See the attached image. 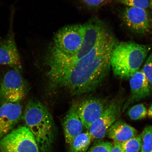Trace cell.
<instances>
[{
	"label": "cell",
	"instance_id": "cell-1",
	"mask_svg": "<svg viewBox=\"0 0 152 152\" xmlns=\"http://www.w3.org/2000/svg\"><path fill=\"white\" fill-rule=\"evenodd\" d=\"M114 47L86 66L49 68V83L53 89H63L73 95L92 92L104 80L111 68L110 57Z\"/></svg>",
	"mask_w": 152,
	"mask_h": 152
},
{
	"label": "cell",
	"instance_id": "cell-2",
	"mask_svg": "<svg viewBox=\"0 0 152 152\" xmlns=\"http://www.w3.org/2000/svg\"><path fill=\"white\" fill-rule=\"evenodd\" d=\"M151 49L149 45L131 42L116 43L110 57L114 75L121 79H130L139 70Z\"/></svg>",
	"mask_w": 152,
	"mask_h": 152
},
{
	"label": "cell",
	"instance_id": "cell-3",
	"mask_svg": "<svg viewBox=\"0 0 152 152\" xmlns=\"http://www.w3.org/2000/svg\"><path fill=\"white\" fill-rule=\"evenodd\" d=\"M23 118L39 149L43 152L48 151L54 138V124L47 108L39 101L30 99L26 104Z\"/></svg>",
	"mask_w": 152,
	"mask_h": 152
},
{
	"label": "cell",
	"instance_id": "cell-4",
	"mask_svg": "<svg viewBox=\"0 0 152 152\" xmlns=\"http://www.w3.org/2000/svg\"><path fill=\"white\" fill-rule=\"evenodd\" d=\"M83 37L80 48L75 54H65L57 50L53 58L56 67H73L79 60L88 54L109 33L103 23L96 18H91L83 25Z\"/></svg>",
	"mask_w": 152,
	"mask_h": 152
},
{
	"label": "cell",
	"instance_id": "cell-5",
	"mask_svg": "<svg viewBox=\"0 0 152 152\" xmlns=\"http://www.w3.org/2000/svg\"><path fill=\"white\" fill-rule=\"evenodd\" d=\"M0 152H39L33 134L26 126L13 130L0 139Z\"/></svg>",
	"mask_w": 152,
	"mask_h": 152
},
{
	"label": "cell",
	"instance_id": "cell-6",
	"mask_svg": "<svg viewBox=\"0 0 152 152\" xmlns=\"http://www.w3.org/2000/svg\"><path fill=\"white\" fill-rule=\"evenodd\" d=\"M27 87L19 70L13 69L5 74L0 86V104L19 102L25 96Z\"/></svg>",
	"mask_w": 152,
	"mask_h": 152
},
{
	"label": "cell",
	"instance_id": "cell-7",
	"mask_svg": "<svg viewBox=\"0 0 152 152\" xmlns=\"http://www.w3.org/2000/svg\"><path fill=\"white\" fill-rule=\"evenodd\" d=\"M10 10L8 31L5 37H0V65H8L20 71L21 64L14 29V5L11 6Z\"/></svg>",
	"mask_w": 152,
	"mask_h": 152
},
{
	"label": "cell",
	"instance_id": "cell-8",
	"mask_svg": "<svg viewBox=\"0 0 152 152\" xmlns=\"http://www.w3.org/2000/svg\"><path fill=\"white\" fill-rule=\"evenodd\" d=\"M83 37V25L74 24L64 26L54 37V46L66 54L73 55L80 48Z\"/></svg>",
	"mask_w": 152,
	"mask_h": 152
},
{
	"label": "cell",
	"instance_id": "cell-9",
	"mask_svg": "<svg viewBox=\"0 0 152 152\" xmlns=\"http://www.w3.org/2000/svg\"><path fill=\"white\" fill-rule=\"evenodd\" d=\"M123 103L121 99H116L109 102L101 116L91 125L88 131L92 141L105 137L110 127L118 119Z\"/></svg>",
	"mask_w": 152,
	"mask_h": 152
},
{
	"label": "cell",
	"instance_id": "cell-10",
	"mask_svg": "<svg viewBox=\"0 0 152 152\" xmlns=\"http://www.w3.org/2000/svg\"><path fill=\"white\" fill-rule=\"evenodd\" d=\"M109 102L103 99H86L77 105V112L83 128L88 131L93 123L103 113Z\"/></svg>",
	"mask_w": 152,
	"mask_h": 152
},
{
	"label": "cell",
	"instance_id": "cell-11",
	"mask_svg": "<svg viewBox=\"0 0 152 152\" xmlns=\"http://www.w3.org/2000/svg\"><path fill=\"white\" fill-rule=\"evenodd\" d=\"M122 20L133 33L140 35L147 34L151 28V20L146 10L126 7L123 11Z\"/></svg>",
	"mask_w": 152,
	"mask_h": 152
},
{
	"label": "cell",
	"instance_id": "cell-12",
	"mask_svg": "<svg viewBox=\"0 0 152 152\" xmlns=\"http://www.w3.org/2000/svg\"><path fill=\"white\" fill-rule=\"evenodd\" d=\"M131 94L123 104L122 112H124L132 104L152 95V89L142 70H139L130 78Z\"/></svg>",
	"mask_w": 152,
	"mask_h": 152
},
{
	"label": "cell",
	"instance_id": "cell-13",
	"mask_svg": "<svg viewBox=\"0 0 152 152\" xmlns=\"http://www.w3.org/2000/svg\"><path fill=\"white\" fill-rule=\"evenodd\" d=\"M22 107L19 102L0 105V139L10 132L20 121Z\"/></svg>",
	"mask_w": 152,
	"mask_h": 152
},
{
	"label": "cell",
	"instance_id": "cell-14",
	"mask_svg": "<svg viewBox=\"0 0 152 152\" xmlns=\"http://www.w3.org/2000/svg\"><path fill=\"white\" fill-rule=\"evenodd\" d=\"M77 104H72L63 122L66 142L70 145L75 138L82 132L83 128L77 112Z\"/></svg>",
	"mask_w": 152,
	"mask_h": 152
},
{
	"label": "cell",
	"instance_id": "cell-15",
	"mask_svg": "<svg viewBox=\"0 0 152 152\" xmlns=\"http://www.w3.org/2000/svg\"><path fill=\"white\" fill-rule=\"evenodd\" d=\"M137 131L121 119L115 121L108 129L106 136L114 141L122 142L134 137Z\"/></svg>",
	"mask_w": 152,
	"mask_h": 152
},
{
	"label": "cell",
	"instance_id": "cell-16",
	"mask_svg": "<svg viewBox=\"0 0 152 152\" xmlns=\"http://www.w3.org/2000/svg\"><path fill=\"white\" fill-rule=\"evenodd\" d=\"M92 141L88 131L82 132L75 138L69 145L71 152H86Z\"/></svg>",
	"mask_w": 152,
	"mask_h": 152
},
{
	"label": "cell",
	"instance_id": "cell-17",
	"mask_svg": "<svg viewBox=\"0 0 152 152\" xmlns=\"http://www.w3.org/2000/svg\"><path fill=\"white\" fill-rule=\"evenodd\" d=\"M140 136L142 145L140 152H152V125L145 126Z\"/></svg>",
	"mask_w": 152,
	"mask_h": 152
},
{
	"label": "cell",
	"instance_id": "cell-18",
	"mask_svg": "<svg viewBox=\"0 0 152 152\" xmlns=\"http://www.w3.org/2000/svg\"><path fill=\"white\" fill-rule=\"evenodd\" d=\"M121 143L125 152H140L142 145L140 134Z\"/></svg>",
	"mask_w": 152,
	"mask_h": 152
},
{
	"label": "cell",
	"instance_id": "cell-19",
	"mask_svg": "<svg viewBox=\"0 0 152 152\" xmlns=\"http://www.w3.org/2000/svg\"><path fill=\"white\" fill-rule=\"evenodd\" d=\"M148 110L143 104L133 106L128 112V115L132 120H139L145 118L147 115Z\"/></svg>",
	"mask_w": 152,
	"mask_h": 152
},
{
	"label": "cell",
	"instance_id": "cell-20",
	"mask_svg": "<svg viewBox=\"0 0 152 152\" xmlns=\"http://www.w3.org/2000/svg\"><path fill=\"white\" fill-rule=\"evenodd\" d=\"M113 142L103 139L95 140L86 152H110Z\"/></svg>",
	"mask_w": 152,
	"mask_h": 152
},
{
	"label": "cell",
	"instance_id": "cell-21",
	"mask_svg": "<svg viewBox=\"0 0 152 152\" xmlns=\"http://www.w3.org/2000/svg\"><path fill=\"white\" fill-rule=\"evenodd\" d=\"M117 3L128 7L146 10L149 7L150 0H115Z\"/></svg>",
	"mask_w": 152,
	"mask_h": 152
},
{
	"label": "cell",
	"instance_id": "cell-22",
	"mask_svg": "<svg viewBox=\"0 0 152 152\" xmlns=\"http://www.w3.org/2000/svg\"><path fill=\"white\" fill-rule=\"evenodd\" d=\"M142 70L152 89V51L146 59Z\"/></svg>",
	"mask_w": 152,
	"mask_h": 152
},
{
	"label": "cell",
	"instance_id": "cell-23",
	"mask_svg": "<svg viewBox=\"0 0 152 152\" xmlns=\"http://www.w3.org/2000/svg\"><path fill=\"white\" fill-rule=\"evenodd\" d=\"M83 5L91 8H97L110 2L111 0H79Z\"/></svg>",
	"mask_w": 152,
	"mask_h": 152
},
{
	"label": "cell",
	"instance_id": "cell-24",
	"mask_svg": "<svg viewBox=\"0 0 152 152\" xmlns=\"http://www.w3.org/2000/svg\"><path fill=\"white\" fill-rule=\"evenodd\" d=\"M113 147L110 152H125L121 145V142L113 141Z\"/></svg>",
	"mask_w": 152,
	"mask_h": 152
},
{
	"label": "cell",
	"instance_id": "cell-25",
	"mask_svg": "<svg viewBox=\"0 0 152 152\" xmlns=\"http://www.w3.org/2000/svg\"><path fill=\"white\" fill-rule=\"evenodd\" d=\"M147 116L150 118L152 119V104L148 110Z\"/></svg>",
	"mask_w": 152,
	"mask_h": 152
},
{
	"label": "cell",
	"instance_id": "cell-26",
	"mask_svg": "<svg viewBox=\"0 0 152 152\" xmlns=\"http://www.w3.org/2000/svg\"><path fill=\"white\" fill-rule=\"evenodd\" d=\"M149 7L151 8L152 11V0H150L149 1Z\"/></svg>",
	"mask_w": 152,
	"mask_h": 152
},
{
	"label": "cell",
	"instance_id": "cell-27",
	"mask_svg": "<svg viewBox=\"0 0 152 152\" xmlns=\"http://www.w3.org/2000/svg\"><path fill=\"white\" fill-rule=\"evenodd\" d=\"M0 1H1V0H0Z\"/></svg>",
	"mask_w": 152,
	"mask_h": 152
}]
</instances>
